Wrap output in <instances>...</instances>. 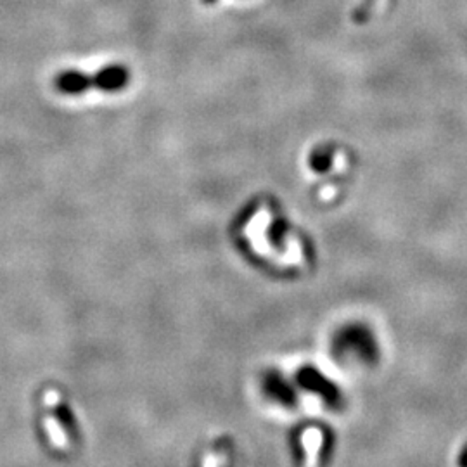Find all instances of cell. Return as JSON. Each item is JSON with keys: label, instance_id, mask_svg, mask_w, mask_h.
<instances>
[{"label": "cell", "instance_id": "7a4b0ae2", "mask_svg": "<svg viewBox=\"0 0 467 467\" xmlns=\"http://www.w3.org/2000/svg\"><path fill=\"white\" fill-rule=\"evenodd\" d=\"M341 340H343L341 345L352 348V352H357V360L362 364H374L379 357L376 337L364 324H357L355 327L346 329L345 332H341Z\"/></svg>", "mask_w": 467, "mask_h": 467}, {"label": "cell", "instance_id": "6da1fadb", "mask_svg": "<svg viewBox=\"0 0 467 467\" xmlns=\"http://www.w3.org/2000/svg\"><path fill=\"white\" fill-rule=\"evenodd\" d=\"M130 82V71L123 64L104 66L94 73H83L76 70H64L56 75L54 85L61 94H83L88 88H99L103 92H118Z\"/></svg>", "mask_w": 467, "mask_h": 467}, {"label": "cell", "instance_id": "8992f818", "mask_svg": "<svg viewBox=\"0 0 467 467\" xmlns=\"http://www.w3.org/2000/svg\"><path fill=\"white\" fill-rule=\"evenodd\" d=\"M458 464H461V467H467V446L464 448V452L461 453V458H458Z\"/></svg>", "mask_w": 467, "mask_h": 467}, {"label": "cell", "instance_id": "5b68a950", "mask_svg": "<svg viewBox=\"0 0 467 467\" xmlns=\"http://www.w3.org/2000/svg\"><path fill=\"white\" fill-rule=\"evenodd\" d=\"M43 400H46L47 405H56L59 402V394H58V392H47Z\"/></svg>", "mask_w": 467, "mask_h": 467}, {"label": "cell", "instance_id": "277c9868", "mask_svg": "<svg viewBox=\"0 0 467 467\" xmlns=\"http://www.w3.org/2000/svg\"><path fill=\"white\" fill-rule=\"evenodd\" d=\"M46 428H47V431H49L51 441L54 443L56 446H59V448H64V446H68V438L64 436V433L61 431V428H59L58 422H56L54 419H51V417L46 419Z\"/></svg>", "mask_w": 467, "mask_h": 467}, {"label": "cell", "instance_id": "3957f363", "mask_svg": "<svg viewBox=\"0 0 467 467\" xmlns=\"http://www.w3.org/2000/svg\"><path fill=\"white\" fill-rule=\"evenodd\" d=\"M312 170L324 173L332 167V151L329 147H317L313 149L308 159Z\"/></svg>", "mask_w": 467, "mask_h": 467}, {"label": "cell", "instance_id": "52a82bcc", "mask_svg": "<svg viewBox=\"0 0 467 467\" xmlns=\"http://www.w3.org/2000/svg\"><path fill=\"white\" fill-rule=\"evenodd\" d=\"M204 467H215V458L208 457L206 458V464H204Z\"/></svg>", "mask_w": 467, "mask_h": 467}, {"label": "cell", "instance_id": "ba28073f", "mask_svg": "<svg viewBox=\"0 0 467 467\" xmlns=\"http://www.w3.org/2000/svg\"><path fill=\"white\" fill-rule=\"evenodd\" d=\"M201 2H203V4H215L216 0H201Z\"/></svg>", "mask_w": 467, "mask_h": 467}]
</instances>
